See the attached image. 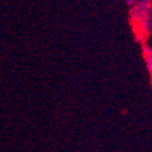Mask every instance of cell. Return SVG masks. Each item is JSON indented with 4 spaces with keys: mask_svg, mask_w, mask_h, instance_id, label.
I'll list each match as a JSON object with an SVG mask.
<instances>
[{
    "mask_svg": "<svg viewBox=\"0 0 152 152\" xmlns=\"http://www.w3.org/2000/svg\"><path fill=\"white\" fill-rule=\"evenodd\" d=\"M142 52H144V56H145L147 70H148V72L152 75V51H151L148 47H145Z\"/></svg>",
    "mask_w": 152,
    "mask_h": 152,
    "instance_id": "1",
    "label": "cell"
},
{
    "mask_svg": "<svg viewBox=\"0 0 152 152\" xmlns=\"http://www.w3.org/2000/svg\"><path fill=\"white\" fill-rule=\"evenodd\" d=\"M127 4H128L129 6H132L133 4H134V1H133V0H127Z\"/></svg>",
    "mask_w": 152,
    "mask_h": 152,
    "instance_id": "2",
    "label": "cell"
}]
</instances>
